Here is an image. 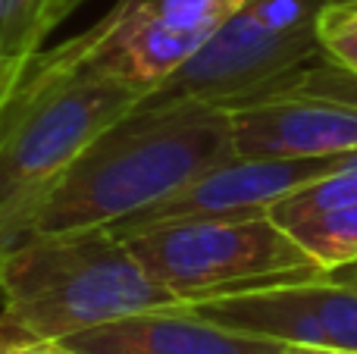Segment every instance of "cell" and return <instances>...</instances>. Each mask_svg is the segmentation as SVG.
Returning a JSON list of instances; mask_svg holds the SVG:
<instances>
[{
  "label": "cell",
  "instance_id": "obj_1",
  "mask_svg": "<svg viewBox=\"0 0 357 354\" xmlns=\"http://www.w3.org/2000/svg\"><path fill=\"white\" fill-rule=\"evenodd\" d=\"M229 157H235V144L226 110L138 104L100 132L35 201L13 245L35 236L113 229Z\"/></svg>",
  "mask_w": 357,
  "mask_h": 354
},
{
  "label": "cell",
  "instance_id": "obj_2",
  "mask_svg": "<svg viewBox=\"0 0 357 354\" xmlns=\"http://www.w3.org/2000/svg\"><path fill=\"white\" fill-rule=\"evenodd\" d=\"M142 100L98 56L91 29L41 50L0 107V251L69 163Z\"/></svg>",
  "mask_w": 357,
  "mask_h": 354
},
{
  "label": "cell",
  "instance_id": "obj_3",
  "mask_svg": "<svg viewBox=\"0 0 357 354\" xmlns=\"http://www.w3.org/2000/svg\"><path fill=\"white\" fill-rule=\"evenodd\" d=\"M182 301L144 270L113 229L22 238L0 251V314L41 339L176 307Z\"/></svg>",
  "mask_w": 357,
  "mask_h": 354
},
{
  "label": "cell",
  "instance_id": "obj_4",
  "mask_svg": "<svg viewBox=\"0 0 357 354\" xmlns=\"http://www.w3.org/2000/svg\"><path fill=\"white\" fill-rule=\"evenodd\" d=\"M119 238L188 307L251 288L326 276L270 213L173 220Z\"/></svg>",
  "mask_w": 357,
  "mask_h": 354
},
{
  "label": "cell",
  "instance_id": "obj_5",
  "mask_svg": "<svg viewBox=\"0 0 357 354\" xmlns=\"http://www.w3.org/2000/svg\"><path fill=\"white\" fill-rule=\"evenodd\" d=\"M226 113L238 157L357 154V75L326 60Z\"/></svg>",
  "mask_w": 357,
  "mask_h": 354
},
{
  "label": "cell",
  "instance_id": "obj_6",
  "mask_svg": "<svg viewBox=\"0 0 357 354\" xmlns=\"http://www.w3.org/2000/svg\"><path fill=\"white\" fill-rule=\"evenodd\" d=\"M323 60L317 31H270L248 13H232L195 54L163 79L142 107H232L289 82Z\"/></svg>",
  "mask_w": 357,
  "mask_h": 354
},
{
  "label": "cell",
  "instance_id": "obj_7",
  "mask_svg": "<svg viewBox=\"0 0 357 354\" xmlns=\"http://www.w3.org/2000/svg\"><path fill=\"white\" fill-rule=\"evenodd\" d=\"M195 311L282 345L357 351V286L339 273L226 295L195 305Z\"/></svg>",
  "mask_w": 357,
  "mask_h": 354
},
{
  "label": "cell",
  "instance_id": "obj_8",
  "mask_svg": "<svg viewBox=\"0 0 357 354\" xmlns=\"http://www.w3.org/2000/svg\"><path fill=\"white\" fill-rule=\"evenodd\" d=\"M345 157H229L210 167L182 192L169 194L167 201L129 217L113 226L116 236H129L135 229H148L157 223L191 217H232V213H270L273 204L295 194L298 188L317 182L320 176L339 169Z\"/></svg>",
  "mask_w": 357,
  "mask_h": 354
},
{
  "label": "cell",
  "instance_id": "obj_9",
  "mask_svg": "<svg viewBox=\"0 0 357 354\" xmlns=\"http://www.w3.org/2000/svg\"><path fill=\"white\" fill-rule=\"evenodd\" d=\"M75 354H282L285 345L207 320L188 305L144 311L63 339Z\"/></svg>",
  "mask_w": 357,
  "mask_h": 354
},
{
  "label": "cell",
  "instance_id": "obj_10",
  "mask_svg": "<svg viewBox=\"0 0 357 354\" xmlns=\"http://www.w3.org/2000/svg\"><path fill=\"white\" fill-rule=\"evenodd\" d=\"M85 0H0V107Z\"/></svg>",
  "mask_w": 357,
  "mask_h": 354
},
{
  "label": "cell",
  "instance_id": "obj_11",
  "mask_svg": "<svg viewBox=\"0 0 357 354\" xmlns=\"http://www.w3.org/2000/svg\"><path fill=\"white\" fill-rule=\"evenodd\" d=\"M282 229L291 232L298 245L320 263L326 273H339L357 263V204L304 217Z\"/></svg>",
  "mask_w": 357,
  "mask_h": 354
},
{
  "label": "cell",
  "instance_id": "obj_12",
  "mask_svg": "<svg viewBox=\"0 0 357 354\" xmlns=\"http://www.w3.org/2000/svg\"><path fill=\"white\" fill-rule=\"evenodd\" d=\"M357 204V157L342 163L339 169L320 176L317 182L298 188L295 194L282 198L279 204L270 207V217L279 226L298 223L304 217H317L326 210H339V207H354Z\"/></svg>",
  "mask_w": 357,
  "mask_h": 354
},
{
  "label": "cell",
  "instance_id": "obj_13",
  "mask_svg": "<svg viewBox=\"0 0 357 354\" xmlns=\"http://www.w3.org/2000/svg\"><path fill=\"white\" fill-rule=\"evenodd\" d=\"M241 3L245 0H142L154 22L191 41L195 47L207 35H213L232 13H238Z\"/></svg>",
  "mask_w": 357,
  "mask_h": 354
},
{
  "label": "cell",
  "instance_id": "obj_14",
  "mask_svg": "<svg viewBox=\"0 0 357 354\" xmlns=\"http://www.w3.org/2000/svg\"><path fill=\"white\" fill-rule=\"evenodd\" d=\"M320 56L357 75V0H329L317 19Z\"/></svg>",
  "mask_w": 357,
  "mask_h": 354
},
{
  "label": "cell",
  "instance_id": "obj_15",
  "mask_svg": "<svg viewBox=\"0 0 357 354\" xmlns=\"http://www.w3.org/2000/svg\"><path fill=\"white\" fill-rule=\"evenodd\" d=\"M326 3L329 0H245L241 13L270 31H317Z\"/></svg>",
  "mask_w": 357,
  "mask_h": 354
},
{
  "label": "cell",
  "instance_id": "obj_16",
  "mask_svg": "<svg viewBox=\"0 0 357 354\" xmlns=\"http://www.w3.org/2000/svg\"><path fill=\"white\" fill-rule=\"evenodd\" d=\"M0 354H75L60 339H41L0 314Z\"/></svg>",
  "mask_w": 357,
  "mask_h": 354
},
{
  "label": "cell",
  "instance_id": "obj_17",
  "mask_svg": "<svg viewBox=\"0 0 357 354\" xmlns=\"http://www.w3.org/2000/svg\"><path fill=\"white\" fill-rule=\"evenodd\" d=\"M282 354H357V351H342V348H320V345H285Z\"/></svg>",
  "mask_w": 357,
  "mask_h": 354
},
{
  "label": "cell",
  "instance_id": "obj_18",
  "mask_svg": "<svg viewBox=\"0 0 357 354\" xmlns=\"http://www.w3.org/2000/svg\"><path fill=\"white\" fill-rule=\"evenodd\" d=\"M339 276H345L348 282H354V286H357V263H354V267H348V270H339Z\"/></svg>",
  "mask_w": 357,
  "mask_h": 354
}]
</instances>
